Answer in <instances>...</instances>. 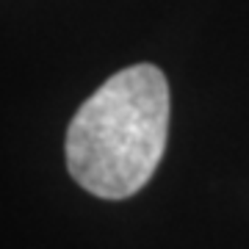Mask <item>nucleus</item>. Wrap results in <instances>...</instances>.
<instances>
[{"label": "nucleus", "instance_id": "f257e3e1", "mask_svg": "<svg viewBox=\"0 0 249 249\" xmlns=\"http://www.w3.org/2000/svg\"><path fill=\"white\" fill-rule=\"evenodd\" d=\"M169 133V83L152 64L116 72L67 130V169L100 199H127L155 175Z\"/></svg>", "mask_w": 249, "mask_h": 249}]
</instances>
